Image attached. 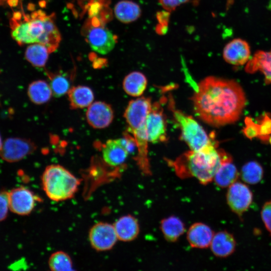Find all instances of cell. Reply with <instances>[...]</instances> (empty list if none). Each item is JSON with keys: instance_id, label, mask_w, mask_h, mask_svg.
Segmentation results:
<instances>
[{"instance_id": "6", "label": "cell", "mask_w": 271, "mask_h": 271, "mask_svg": "<svg viewBox=\"0 0 271 271\" xmlns=\"http://www.w3.org/2000/svg\"><path fill=\"white\" fill-rule=\"evenodd\" d=\"M161 102L152 103L146 121L148 141L153 144L165 143L168 140L167 120Z\"/></svg>"}, {"instance_id": "1", "label": "cell", "mask_w": 271, "mask_h": 271, "mask_svg": "<svg viewBox=\"0 0 271 271\" xmlns=\"http://www.w3.org/2000/svg\"><path fill=\"white\" fill-rule=\"evenodd\" d=\"M191 100L198 117L214 127L236 122L246 103L245 93L237 82L213 76L199 82Z\"/></svg>"}, {"instance_id": "32", "label": "cell", "mask_w": 271, "mask_h": 271, "mask_svg": "<svg viewBox=\"0 0 271 271\" xmlns=\"http://www.w3.org/2000/svg\"><path fill=\"white\" fill-rule=\"evenodd\" d=\"M169 13V12L166 10L158 13L157 15V18L159 24L168 25L170 16Z\"/></svg>"}, {"instance_id": "28", "label": "cell", "mask_w": 271, "mask_h": 271, "mask_svg": "<svg viewBox=\"0 0 271 271\" xmlns=\"http://www.w3.org/2000/svg\"><path fill=\"white\" fill-rule=\"evenodd\" d=\"M48 77L49 84L55 97H59L68 93L71 88L70 81L65 74L50 73Z\"/></svg>"}, {"instance_id": "33", "label": "cell", "mask_w": 271, "mask_h": 271, "mask_svg": "<svg viewBox=\"0 0 271 271\" xmlns=\"http://www.w3.org/2000/svg\"><path fill=\"white\" fill-rule=\"evenodd\" d=\"M2 145H3V143H2V140H1V136H0V150L2 147Z\"/></svg>"}, {"instance_id": "25", "label": "cell", "mask_w": 271, "mask_h": 271, "mask_svg": "<svg viewBox=\"0 0 271 271\" xmlns=\"http://www.w3.org/2000/svg\"><path fill=\"white\" fill-rule=\"evenodd\" d=\"M50 53L47 47L41 44L37 43L29 46L26 50L27 60L36 67H44Z\"/></svg>"}, {"instance_id": "17", "label": "cell", "mask_w": 271, "mask_h": 271, "mask_svg": "<svg viewBox=\"0 0 271 271\" xmlns=\"http://www.w3.org/2000/svg\"><path fill=\"white\" fill-rule=\"evenodd\" d=\"M210 246L214 255L225 258L234 252L236 242L231 233L227 231H221L214 234Z\"/></svg>"}, {"instance_id": "22", "label": "cell", "mask_w": 271, "mask_h": 271, "mask_svg": "<svg viewBox=\"0 0 271 271\" xmlns=\"http://www.w3.org/2000/svg\"><path fill=\"white\" fill-rule=\"evenodd\" d=\"M160 229L165 239L174 242L184 233L185 226L178 217L171 216L161 220Z\"/></svg>"}, {"instance_id": "19", "label": "cell", "mask_w": 271, "mask_h": 271, "mask_svg": "<svg viewBox=\"0 0 271 271\" xmlns=\"http://www.w3.org/2000/svg\"><path fill=\"white\" fill-rule=\"evenodd\" d=\"M67 94L72 109L88 107L93 102L94 98L92 90L86 86L78 85L72 87Z\"/></svg>"}, {"instance_id": "34", "label": "cell", "mask_w": 271, "mask_h": 271, "mask_svg": "<svg viewBox=\"0 0 271 271\" xmlns=\"http://www.w3.org/2000/svg\"><path fill=\"white\" fill-rule=\"evenodd\" d=\"M6 1H7V2L8 1V0H0V3H2L3 2Z\"/></svg>"}, {"instance_id": "7", "label": "cell", "mask_w": 271, "mask_h": 271, "mask_svg": "<svg viewBox=\"0 0 271 271\" xmlns=\"http://www.w3.org/2000/svg\"><path fill=\"white\" fill-rule=\"evenodd\" d=\"M125 133L124 137L106 141L102 148V159L108 166L113 168H123L130 151V141Z\"/></svg>"}, {"instance_id": "31", "label": "cell", "mask_w": 271, "mask_h": 271, "mask_svg": "<svg viewBox=\"0 0 271 271\" xmlns=\"http://www.w3.org/2000/svg\"><path fill=\"white\" fill-rule=\"evenodd\" d=\"M190 0H159L163 8L169 12L175 11L177 7L184 4Z\"/></svg>"}, {"instance_id": "3", "label": "cell", "mask_w": 271, "mask_h": 271, "mask_svg": "<svg viewBox=\"0 0 271 271\" xmlns=\"http://www.w3.org/2000/svg\"><path fill=\"white\" fill-rule=\"evenodd\" d=\"M152 105L150 98L139 97L129 102L123 114L127 124V131L132 135L137 146V154L134 160L140 170L145 176L152 174L146 126V118Z\"/></svg>"}, {"instance_id": "23", "label": "cell", "mask_w": 271, "mask_h": 271, "mask_svg": "<svg viewBox=\"0 0 271 271\" xmlns=\"http://www.w3.org/2000/svg\"><path fill=\"white\" fill-rule=\"evenodd\" d=\"M239 173L232 160L223 163L216 172L213 180L220 188H228L237 181Z\"/></svg>"}, {"instance_id": "21", "label": "cell", "mask_w": 271, "mask_h": 271, "mask_svg": "<svg viewBox=\"0 0 271 271\" xmlns=\"http://www.w3.org/2000/svg\"><path fill=\"white\" fill-rule=\"evenodd\" d=\"M147 84V78L143 73L132 71L123 79L122 87L127 94L132 97H140L145 92Z\"/></svg>"}, {"instance_id": "13", "label": "cell", "mask_w": 271, "mask_h": 271, "mask_svg": "<svg viewBox=\"0 0 271 271\" xmlns=\"http://www.w3.org/2000/svg\"><path fill=\"white\" fill-rule=\"evenodd\" d=\"M86 117L90 126L96 129L108 126L114 118V112L109 104L103 101L93 102L88 107Z\"/></svg>"}, {"instance_id": "15", "label": "cell", "mask_w": 271, "mask_h": 271, "mask_svg": "<svg viewBox=\"0 0 271 271\" xmlns=\"http://www.w3.org/2000/svg\"><path fill=\"white\" fill-rule=\"evenodd\" d=\"M214 235L213 231L209 226L197 222L188 229L187 239L192 247L204 249L210 246Z\"/></svg>"}, {"instance_id": "4", "label": "cell", "mask_w": 271, "mask_h": 271, "mask_svg": "<svg viewBox=\"0 0 271 271\" xmlns=\"http://www.w3.org/2000/svg\"><path fill=\"white\" fill-rule=\"evenodd\" d=\"M41 183L47 196L55 202L74 197L81 183L79 179L58 164H52L45 168L42 175Z\"/></svg>"}, {"instance_id": "14", "label": "cell", "mask_w": 271, "mask_h": 271, "mask_svg": "<svg viewBox=\"0 0 271 271\" xmlns=\"http://www.w3.org/2000/svg\"><path fill=\"white\" fill-rule=\"evenodd\" d=\"M250 49L248 43L236 38L228 42L223 50V58L228 63L241 66L247 63L250 58Z\"/></svg>"}, {"instance_id": "29", "label": "cell", "mask_w": 271, "mask_h": 271, "mask_svg": "<svg viewBox=\"0 0 271 271\" xmlns=\"http://www.w3.org/2000/svg\"><path fill=\"white\" fill-rule=\"evenodd\" d=\"M260 216L265 228L271 236V200L263 204L261 209Z\"/></svg>"}, {"instance_id": "27", "label": "cell", "mask_w": 271, "mask_h": 271, "mask_svg": "<svg viewBox=\"0 0 271 271\" xmlns=\"http://www.w3.org/2000/svg\"><path fill=\"white\" fill-rule=\"evenodd\" d=\"M49 268L53 271L73 270V264L70 256L63 251H57L52 253L48 259Z\"/></svg>"}, {"instance_id": "11", "label": "cell", "mask_w": 271, "mask_h": 271, "mask_svg": "<svg viewBox=\"0 0 271 271\" xmlns=\"http://www.w3.org/2000/svg\"><path fill=\"white\" fill-rule=\"evenodd\" d=\"M39 200L33 192L24 187L14 188L9 192V208L18 215L30 214Z\"/></svg>"}, {"instance_id": "24", "label": "cell", "mask_w": 271, "mask_h": 271, "mask_svg": "<svg viewBox=\"0 0 271 271\" xmlns=\"http://www.w3.org/2000/svg\"><path fill=\"white\" fill-rule=\"evenodd\" d=\"M27 93L31 101L36 104L48 102L53 95L49 84L43 80H36L30 83Z\"/></svg>"}, {"instance_id": "12", "label": "cell", "mask_w": 271, "mask_h": 271, "mask_svg": "<svg viewBox=\"0 0 271 271\" xmlns=\"http://www.w3.org/2000/svg\"><path fill=\"white\" fill-rule=\"evenodd\" d=\"M87 40L92 49L100 54H106L114 47L117 38L104 26L92 27L88 31Z\"/></svg>"}, {"instance_id": "5", "label": "cell", "mask_w": 271, "mask_h": 271, "mask_svg": "<svg viewBox=\"0 0 271 271\" xmlns=\"http://www.w3.org/2000/svg\"><path fill=\"white\" fill-rule=\"evenodd\" d=\"M168 98L169 109L172 112L175 122L181 131L180 139L191 150L203 148L214 139L208 136L202 126L191 116L178 109L173 97L169 94Z\"/></svg>"}, {"instance_id": "20", "label": "cell", "mask_w": 271, "mask_h": 271, "mask_svg": "<svg viewBox=\"0 0 271 271\" xmlns=\"http://www.w3.org/2000/svg\"><path fill=\"white\" fill-rule=\"evenodd\" d=\"M114 13L119 22L128 24L137 21L141 17L142 10L140 6L134 2L122 0L115 5Z\"/></svg>"}, {"instance_id": "16", "label": "cell", "mask_w": 271, "mask_h": 271, "mask_svg": "<svg viewBox=\"0 0 271 271\" xmlns=\"http://www.w3.org/2000/svg\"><path fill=\"white\" fill-rule=\"evenodd\" d=\"M245 71L251 74L260 72L265 83L271 84V50L256 51L246 64Z\"/></svg>"}, {"instance_id": "30", "label": "cell", "mask_w": 271, "mask_h": 271, "mask_svg": "<svg viewBox=\"0 0 271 271\" xmlns=\"http://www.w3.org/2000/svg\"><path fill=\"white\" fill-rule=\"evenodd\" d=\"M9 208V192L3 191L0 192V222L7 217Z\"/></svg>"}, {"instance_id": "9", "label": "cell", "mask_w": 271, "mask_h": 271, "mask_svg": "<svg viewBox=\"0 0 271 271\" xmlns=\"http://www.w3.org/2000/svg\"><path fill=\"white\" fill-rule=\"evenodd\" d=\"M91 247L97 251L111 250L118 238L113 225L106 222H98L91 226L88 232Z\"/></svg>"}, {"instance_id": "2", "label": "cell", "mask_w": 271, "mask_h": 271, "mask_svg": "<svg viewBox=\"0 0 271 271\" xmlns=\"http://www.w3.org/2000/svg\"><path fill=\"white\" fill-rule=\"evenodd\" d=\"M217 144L214 139L200 150H190L175 160L166 159V161L179 178H195L202 185H207L213 180L223 163L232 160L225 151L217 148Z\"/></svg>"}, {"instance_id": "26", "label": "cell", "mask_w": 271, "mask_h": 271, "mask_svg": "<svg viewBox=\"0 0 271 271\" xmlns=\"http://www.w3.org/2000/svg\"><path fill=\"white\" fill-rule=\"evenodd\" d=\"M264 175L262 166L255 161H249L242 167L239 176L245 183L255 185L260 182Z\"/></svg>"}, {"instance_id": "18", "label": "cell", "mask_w": 271, "mask_h": 271, "mask_svg": "<svg viewBox=\"0 0 271 271\" xmlns=\"http://www.w3.org/2000/svg\"><path fill=\"white\" fill-rule=\"evenodd\" d=\"M118 240L129 242L134 240L140 233L138 220L131 215H124L113 224Z\"/></svg>"}, {"instance_id": "10", "label": "cell", "mask_w": 271, "mask_h": 271, "mask_svg": "<svg viewBox=\"0 0 271 271\" xmlns=\"http://www.w3.org/2000/svg\"><path fill=\"white\" fill-rule=\"evenodd\" d=\"M36 148L35 143L30 140L11 138L3 144L0 156L7 162H16L33 153Z\"/></svg>"}, {"instance_id": "8", "label": "cell", "mask_w": 271, "mask_h": 271, "mask_svg": "<svg viewBox=\"0 0 271 271\" xmlns=\"http://www.w3.org/2000/svg\"><path fill=\"white\" fill-rule=\"evenodd\" d=\"M253 199V193L245 183L237 181L228 187L226 193L227 205L240 218L250 207Z\"/></svg>"}]
</instances>
